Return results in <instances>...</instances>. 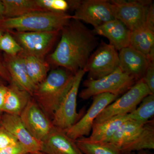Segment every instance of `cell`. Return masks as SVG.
<instances>
[{
  "mask_svg": "<svg viewBox=\"0 0 154 154\" xmlns=\"http://www.w3.org/2000/svg\"><path fill=\"white\" fill-rule=\"evenodd\" d=\"M56 47L46 60L51 66L63 68L75 75L84 69L99 45L98 38L82 22L72 19L60 31Z\"/></svg>",
  "mask_w": 154,
  "mask_h": 154,
  "instance_id": "cell-1",
  "label": "cell"
},
{
  "mask_svg": "<svg viewBox=\"0 0 154 154\" xmlns=\"http://www.w3.org/2000/svg\"><path fill=\"white\" fill-rule=\"evenodd\" d=\"M75 76L66 69L56 68L36 86L32 98L51 121L55 110L71 88Z\"/></svg>",
  "mask_w": 154,
  "mask_h": 154,
  "instance_id": "cell-2",
  "label": "cell"
},
{
  "mask_svg": "<svg viewBox=\"0 0 154 154\" xmlns=\"http://www.w3.org/2000/svg\"><path fill=\"white\" fill-rule=\"evenodd\" d=\"M72 19L67 13L40 11L0 21V31L42 32L60 31Z\"/></svg>",
  "mask_w": 154,
  "mask_h": 154,
  "instance_id": "cell-3",
  "label": "cell"
},
{
  "mask_svg": "<svg viewBox=\"0 0 154 154\" xmlns=\"http://www.w3.org/2000/svg\"><path fill=\"white\" fill-rule=\"evenodd\" d=\"M137 82L134 77L119 67L110 74L100 79L85 80L83 84L85 88L80 92L79 96L84 100L105 93L119 96L128 91Z\"/></svg>",
  "mask_w": 154,
  "mask_h": 154,
  "instance_id": "cell-4",
  "label": "cell"
},
{
  "mask_svg": "<svg viewBox=\"0 0 154 154\" xmlns=\"http://www.w3.org/2000/svg\"><path fill=\"white\" fill-rule=\"evenodd\" d=\"M70 9L74 12L72 19L98 27L115 19L110 1L72 0L68 1Z\"/></svg>",
  "mask_w": 154,
  "mask_h": 154,
  "instance_id": "cell-5",
  "label": "cell"
},
{
  "mask_svg": "<svg viewBox=\"0 0 154 154\" xmlns=\"http://www.w3.org/2000/svg\"><path fill=\"white\" fill-rule=\"evenodd\" d=\"M152 94L142 79L138 81L120 98L105 107L95 119L99 123L114 116L125 115L132 112L144 98Z\"/></svg>",
  "mask_w": 154,
  "mask_h": 154,
  "instance_id": "cell-6",
  "label": "cell"
},
{
  "mask_svg": "<svg viewBox=\"0 0 154 154\" xmlns=\"http://www.w3.org/2000/svg\"><path fill=\"white\" fill-rule=\"evenodd\" d=\"M85 74L84 70H81L75 75L71 88L54 113L51 119L54 126L65 131L75 124L84 115L85 111L77 112V101L80 85Z\"/></svg>",
  "mask_w": 154,
  "mask_h": 154,
  "instance_id": "cell-7",
  "label": "cell"
},
{
  "mask_svg": "<svg viewBox=\"0 0 154 154\" xmlns=\"http://www.w3.org/2000/svg\"><path fill=\"white\" fill-rule=\"evenodd\" d=\"M119 67L118 51L102 41L91 54L84 69L88 79L96 80L110 74Z\"/></svg>",
  "mask_w": 154,
  "mask_h": 154,
  "instance_id": "cell-8",
  "label": "cell"
},
{
  "mask_svg": "<svg viewBox=\"0 0 154 154\" xmlns=\"http://www.w3.org/2000/svg\"><path fill=\"white\" fill-rule=\"evenodd\" d=\"M113 17L122 22L131 31L143 26L150 0L110 1Z\"/></svg>",
  "mask_w": 154,
  "mask_h": 154,
  "instance_id": "cell-9",
  "label": "cell"
},
{
  "mask_svg": "<svg viewBox=\"0 0 154 154\" xmlns=\"http://www.w3.org/2000/svg\"><path fill=\"white\" fill-rule=\"evenodd\" d=\"M9 32L22 48L23 52L43 59H45L60 34V31Z\"/></svg>",
  "mask_w": 154,
  "mask_h": 154,
  "instance_id": "cell-10",
  "label": "cell"
},
{
  "mask_svg": "<svg viewBox=\"0 0 154 154\" xmlns=\"http://www.w3.org/2000/svg\"><path fill=\"white\" fill-rule=\"evenodd\" d=\"M118 97L108 93L98 94L93 96V102L88 111L75 124L65 131L67 135L74 140L88 137L97 116L105 107L114 102Z\"/></svg>",
  "mask_w": 154,
  "mask_h": 154,
  "instance_id": "cell-11",
  "label": "cell"
},
{
  "mask_svg": "<svg viewBox=\"0 0 154 154\" xmlns=\"http://www.w3.org/2000/svg\"><path fill=\"white\" fill-rule=\"evenodd\" d=\"M19 116L30 134L39 141L41 142L53 127L51 120L32 97Z\"/></svg>",
  "mask_w": 154,
  "mask_h": 154,
  "instance_id": "cell-12",
  "label": "cell"
},
{
  "mask_svg": "<svg viewBox=\"0 0 154 154\" xmlns=\"http://www.w3.org/2000/svg\"><path fill=\"white\" fill-rule=\"evenodd\" d=\"M0 124L22 145L28 153L41 151V142L30 134L19 116L5 113L0 117Z\"/></svg>",
  "mask_w": 154,
  "mask_h": 154,
  "instance_id": "cell-13",
  "label": "cell"
},
{
  "mask_svg": "<svg viewBox=\"0 0 154 154\" xmlns=\"http://www.w3.org/2000/svg\"><path fill=\"white\" fill-rule=\"evenodd\" d=\"M41 142L40 151L46 154H83L75 140L69 137L63 130L54 126Z\"/></svg>",
  "mask_w": 154,
  "mask_h": 154,
  "instance_id": "cell-14",
  "label": "cell"
},
{
  "mask_svg": "<svg viewBox=\"0 0 154 154\" xmlns=\"http://www.w3.org/2000/svg\"><path fill=\"white\" fill-rule=\"evenodd\" d=\"M118 53L119 67L137 81L142 78L150 62L152 61L131 46L122 48Z\"/></svg>",
  "mask_w": 154,
  "mask_h": 154,
  "instance_id": "cell-15",
  "label": "cell"
},
{
  "mask_svg": "<svg viewBox=\"0 0 154 154\" xmlns=\"http://www.w3.org/2000/svg\"><path fill=\"white\" fill-rule=\"evenodd\" d=\"M95 35L104 36L118 51L130 46L131 31L118 19H114L92 30Z\"/></svg>",
  "mask_w": 154,
  "mask_h": 154,
  "instance_id": "cell-16",
  "label": "cell"
},
{
  "mask_svg": "<svg viewBox=\"0 0 154 154\" xmlns=\"http://www.w3.org/2000/svg\"><path fill=\"white\" fill-rule=\"evenodd\" d=\"M2 62L11 77V83L32 96L36 86L28 76L21 53L16 55L4 54Z\"/></svg>",
  "mask_w": 154,
  "mask_h": 154,
  "instance_id": "cell-17",
  "label": "cell"
},
{
  "mask_svg": "<svg viewBox=\"0 0 154 154\" xmlns=\"http://www.w3.org/2000/svg\"><path fill=\"white\" fill-rule=\"evenodd\" d=\"M154 119L144 125L142 129L126 143L119 148L123 154L142 150L154 149Z\"/></svg>",
  "mask_w": 154,
  "mask_h": 154,
  "instance_id": "cell-18",
  "label": "cell"
},
{
  "mask_svg": "<svg viewBox=\"0 0 154 154\" xmlns=\"http://www.w3.org/2000/svg\"><path fill=\"white\" fill-rule=\"evenodd\" d=\"M129 119L127 114L114 116L99 123H94L91 135L85 137L88 140L93 141L109 142L121 125Z\"/></svg>",
  "mask_w": 154,
  "mask_h": 154,
  "instance_id": "cell-19",
  "label": "cell"
},
{
  "mask_svg": "<svg viewBox=\"0 0 154 154\" xmlns=\"http://www.w3.org/2000/svg\"><path fill=\"white\" fill-rule=\"evenodd\" d=\"M129 46L154 61V30L144 25L131 31Z\"/></svg>",
  "mask_w": 154,
  "mask_h": 154,
  "instance_id": "cell-20",
  "label": "cell"
},
{
  "mask_svg": "<svg viewBox=\"0 0 154 154\" xmlns=\"http://www.w3.org/2000/svg\"><path fill=\"white\" fill-rule=\"evenodd\" d=\"M32 96L13 83L9 84L6 94L3 112L20 116Z\"/></svg>",
  "mask_w": 154,
  "mask_h": 154,
  "instance_id": "cell-21",
  "label": "cell"
},
{
  "mask_svg": "<svg viewBox=\"0 0 154 154\" xmlns=\"http://www.w3.org/2000/svg\"><path fill=\"white\" fill-rule=\"evenodd\" d=\"M21 54L28 76L36 86L47 77L50 69V65L46 59L37 57L23 51Z\"/></svg>",
  "mask_w": 154,
  "mask_h": 154,
  "instance_id": "cell-22",
  "label": "cell"
},
{
  "mask_svg": "<svg viewBox=\"0 0 154 154\" xmlns=\"http://www.w3.org/2000/svg\"><path fill=\"white\" fill-rule=\"evenodd\" d=\"M2 2L5 19L17 18L36 11H45L38 5L36 0H2Z\"/></svg>",
  "mask_w": 154,
  "mask_h": 154,
  "instance_id": "cell-23",
  "label": "cell"
},
{
  "mask_svg": "<svg viewBox=\"0 0 154 154\" xmlns=\"http://www.w3.org/2000/svg\"><path fill=\"white\" fill-rule=\"evenodd\" d=\"M75 142L83 154H123L117 147L109 142L89 140L85 137L78 139Z\"/></svg>",
  "mask_w": 154,
  "mask_h": 154,
  "instance_id": "cell-24",
  "label": "cell"
},
{
  "mask_svg": "<svg viewBox=\"0 0 154 154\" xmlns=\"http://www.w3.org/2000/svg\"><path fill=\"white\" fill-rule=\"evenodd\" d=\"M139 105L135 110L127 114L128 117L131 120L145 124L153 119L154 94L146 96Z\"/></svg>",
  "mask_w": 154,
  "mask_h": 154,
  "instance_id": "cell-25",
  "label": "cell"
},
{
  "mask_svg": "<svg viewBox=\"0 0 154 154\" xmlns=\"http://www.w3.org/2000/svg\"><path fill=\"white\" fill-rule=\"evenodd\" d=\"M144 124L129 119L121 125L109 143L119 148L137 133Z\"/></svg>",
  "mask_w": 154,
  "mask_h": 154,
  "instance_id": "cell-26",
  "label": "cell"
},
{
  "mask_svg": "<svg viewBox=\"0 0 154 154\" xmlns=\"http://www.w3.org/2000/svg\"><path fill=\"white\" fill-rule=\"evenodd\" d=\"M0 51L9 55H16L23 51L19 43L9 31L3 33L0 38Z\"/></svg>",
  "mask_w": 154,
  "mask_h": 154,
  "instance_id": "cell-27",
  "label": "cell"
},
{
  "mask_svg": "<svg viewBox=\"0 0 154 154\" xmlns=\"http://www.w3.org/2000/svg\"><path fill=\"white\" fill-rule=\"evenodd\" d=\"M38 5L45 11L56 13H66L70 9L68 1L66 0H36Z\"/></svg>",
  "mask_w": 154,
  "mask_h": 154,
  "instance_id": "cell-28",
  "label": "cell"
},
{
  "mask_svg": "<svg viewBox=\"0 0 154 154\" xmlns=\"http://www.w3.org/2000/svg\"><path fill=\"white\" fill-rule=\"evenodd\" d=\"M141 79L151 93L154 94V61L150 62Z\"/></svg>",
  "mask_w": 154,
  "mask_h": 154,
  "instance_id": "cell-29",
  "label": "cell"
},
{
  "mask_svg": "<svg viewBox=\"0 0 154 154\" xmlns=\"http://www.w3.org/2000/svg\"><path fill=\"white\" fill-rule=\"evenodd\" d=\"M18 142L15 137L2 126L0 128V150Z\"/></svg>",
  "mask_w": 154,
  "mask_h": 154,
  "instance_id": "cell-30",
  "label": "cell"
},
{
  "mask_svg": "<svg viewBox=\"0 0 154 154\" xmlns=\"http://www.w3.org/2000/svg\"><path fill=\"white\" fill-rule=\"evenodd\" d=\"M28 152L19 143L7 147L0 150V154H28Z\"/></svg>",
  "mask_w": 154,
  "mask_h": 154,
  "instance_id": "cell-31",
  "label": "cell"
},
{
  "mask_svg": "<svg viewBox=\"0 0 154 154\" xmlns=\"http://www.w3.org/2000/svg\"><path fill=\"white\" fill-rule=\"evenodd\" d=\"M145 25L154 30V5L153 2L151 4L149 7L146 16Z\"/></svg>",
  "mask_w": 154,
  "mask_h": 154,
  "instance_id": "cell-32",
  "label": "cell"
},
{
  "mask_svg": "<svg viewBox=\"0 0 154 154\" xmlns=\"http://www.w3.org/2000/svg\"><path fill=\"white\" fill-rule=\"evenodd\" d=\"M8 90V86H6L5 84L0 85V117L2 113L3 112L4 104L6 94Z\"/></svg>",
  "mask_w": 154,
  "mask_h": 154,
  "instance_id": "cell-33",
  "label": "cell"
},
{
  "mask_svg": "<svg viewBox=\"0 0 154 154\" xmlns=\"http://www.w3.org/2000/svg\"><path fill=\"white\" fill-rule=\"evenodd\" d=\"M0 77L3 79L5 82H7L9 84L12 82L11 77L9 74L8 72L6 69L2 61L0 60Z\"/></svg>",
  "mask_w": 154,
  "mask_h": 154,
  "instance_id": "cell-34",
  "label": "cell"
},
{
  "mask_svg": "<svg viewBox=\"0 0 154 154\" xmlns=\"http://www.w3.org/2000/svg\"><path fill=\"white\" fill-rule=\"evenodd\" d=\"M5 19L4 17V7L2 0H0V21Z\"/></svg>",
  "mask_w": 154,
  "mask_h": 154,
  "instance_id": "cell-35",
  "label": "cell"
},
{
  "mask_svg": "<svg viewBox=\"0 0 154 154\" xmlns=\"http://www.w3.org/2000/svg\"><path fill=\"white\" fill-rule=\"evenodd\" d=\"M129 154H154V153L149 150H142L137 152L136 153L134 152Z\"/></svg>",
  "mask_w": 154,
  "mask_h": 154,
  "instance_id": "cell-36",
  "label": "cell"
},
{
  "mask_svg": "<svg viewBox=\"0 0 154 154\" xmlns=\"http://www.w3.org/2000/svg\"><path fill=\"white\" fill-rule=\"evenodd\" d=\"M30 154H46L45 153H44L42 152L41 151H38L37 152H36Z\"/></svg>",
  "mask_w": 154,
  "mask_h": 154,
  "instance_id": "cell-37",
  "label": "cell"
},
{
  "mask_svg": "<svg viewBox=\"0 0 154 154\" xmlns=\"http://www.w3.org/2000/svg\"><path fill=\"white\" fill-rule=\"evenodd\" d=\"M3 84H4V81L3 80V79L0 77V85H3Z\"/></svg>",
  "mask_w": 154,
  "mask_h": 154,
  "instance_id": "cell-38",
  "label": "cell"
},
{
  "mask_svg": "<svg viewBox=\"0 0 154 154\" xmlns=\"http://www.w3.org/2000/svg\"><path fill=\"white\" fill-rule=\"evenodd\" d=\"M3 33L2 32V31H0V38H1V36H2V35L3 34Z\"/></svg>",
  "mask_w": 154,
  "mask_h": 154,
  "instance_id": "cell-39",
  "label": "cell"
},
{
  "mask_svg": "<svg viewBox=\"0 0 154 154\" xmlns=\"http://www.w3.org/2000/svg\"></svg>",
  "mask_w": 154,
  "mask_h": 154,
  "instance_id": "cell-40",
  "label": "cell"
}]
</instances>
